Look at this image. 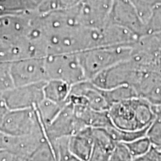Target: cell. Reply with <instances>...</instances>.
<instances>
[{
    "label": "cell",
    "mask_w": 161,
    "mask_h": 161,
    "mask_svg": "<svg viewBox=\"0 0 161 161\" xmlns=\"http://www.w3.org/2000/svg\"><path fill=\"white\" fill-rule=\"evenodd\" d=\"M134 44L98 47L78 52L86 80H91L104 70L127 61L131 57Z\"/></svg>",
    "instance_id": "cell-1"
},
{
    "label": "cell",
    "mask_w": 161,
    "mask_h": 161,
    "mask_svg": "<svg viewBox=\"0 0 161 161\" xmlns=\"http://www.w3.org/2000/svg\"><path fill=\"white\" fill-rule=\"evenodd\" d=\"M48 80H59L72 86L86 80L78 53L55 54L45 58Z\"/></svg>",
    "instance_id": "cell-2"
},
{
    "label": "cell",
    "mask_w": 161,
    "mask_h": 161,
    "mask_svg": "<svg viewBox=\"0 0 161 161\" xmlns=\"http://www.w3.org/2000/svg\"><path fill=\"white\" fill-rule=\"evenodd\" d=\"M35 108L8 110L0 125V133L9 136H24L43 131Z\"/></svg>",
    "instance_id": "cell-3"
},
{
    "label": "cell",
    "mask_w": 161,
    "mask_h": 161,
    "mask_svg": "<svg viewBox=\"0 0 161 161\" xmlns=\"http://www.w3.org/2000/svg\"><path fill=\"white\" fill-rule=\"evenodd\" d=\"M10 72L14 86L30 85L48 80L45 58H26L11 62Z\"/></svg>",
    "instance_id": "cell-4"
},
{
    "label": "cell",
    "mask_w": 161,
    "mask_h": 161,
    "mask_svg": "<svg viewBox=\"0 0 161 161\" xmlns=\"http://www.w3.org/2000/svg\"><path fill=\"white\" fill-rule=\"evenodd\" d=\"M44 84L13 86L2 93V96L9 110L35 108L44 99Z\"/></svg>",
    "instance_id": "cell-5"
},
{
    "label": "cell",
    "mask_w": 161,
    "mask_h": 161,
    "mask_svg": "<svg viewBox=\"0 0 161 161\" xmlns=\"http://www.w3.org/2000/svg\"><path fill=\"white\" fill-rule=\"evenodd\" d=\"M35 13L9 14L0 16V40L19 43L27 40L32 29Z\"/></svg>",
    "instance_id": "cell-6"
},
{
    "label": "cell",
    "mask_w": 161,
    "mask_h": 161,
    "mask_svg": "<svg viewBox=\"0 0 161 161\" xmlns=\"http://www.w3.org/2000/svg\"><path fill=\"white\" fill-rule=\"evenodd\" d=\"M66 103L86 106L100 111L108 110L110 108V104L104 96L103 90L97 87L90 80L72 85Z\"/></svg>",
    "instance_id": "cell-7"
},
{
    "label": "cell",
    "mask_w": 161,
    "mask_h": 161,
    "mask_svg": "<svg viewBox=\"0 0 161 161\" xmlns=\"http://www.w3.org/2000/svg\"><path fill=\"white\" fill-rule=\"evenodd\" d=\"M107 23L130 30L140 38L146 36V25L129 0H114Z\"/></svg>",
    "instance_id": "cell-8"
},
{
    "label": "cell",
    "mask_w": 161,
    "mask_h": 161,
    "mask_svg": "<svg viewBox=\"0 0 161 161\" xmlns=\"http://www.w3.org/2000/svg\"><path fill=\"white\" fill-rule=\"evenodd\" d=\"M114 0H83L76 5L80 25L102 28L108 23Z\"/></svg>",
    "instance_id": "cell-9"
},
{
    "label": "cell",
    "mask_w": 161,
    "mask_h": 161,
    "mask_svg": "<svg viewBox=\"0 0 161 161\" xmlns=\"http://www.w3.org/2000/svg\"><path fill=\"white\" fill-rule=\"evenodd\" d=\"M86 128L74 114L72 104L66 103L59 114L44 128L46 136L50 142L60 138L69 137L80 130Z\"/></svg>",
    "instance_id": "cell-10"
},
{
    "label": "cell",
    "mask_w": 161,
    "mask_h": 161,
    "mask_svg": "<svg viewBox=\"0 0 161 161\" xmlns=\"http://www.w3.org/2000/svg\"><path fill=\"white\" fill-rule=\"evenodd\" d=\"M113 125L121 130H140L136 122L134 98L113 104L108 110Z\"/></svg>",
    "instance_id": "cell-11"
},
{
    "label": "cell",
    "mask_w": 161,
    "mask_h": 161,
    "mask_svg": "<svg viewBox=\"0 0 161 161\" xmlns=\"http://www.w3.org/2000/svg\"><path fill=\"white\" fill-rule=\"evenodd\" d=\"M73 110L78 119L85 127L107 128L113 125L108 110L100 111L83 105H73Z\"/></svg>",
    "instance_id": "cell-12"
},
{
    "label": "cell",
    "mask_w": 161,
    "mask_h": 161,
    "mask_svg": "<svg viewBox=\"0 0 161 161\" xmlns=\"http://www.w3.org/2000/svg\"><path fill=\"white\" fill-rule=\"evenodd\" d=\"M69 148L74 155L87 161L93 148L92 128L86 127L69 137Z\"/></svg>",
    "instance_id": "cell-13"
},
{
    "label": "cell",
    "mask_w": 161,
    "mask_h": 161,
    "mask_svg": "<svg viewBox=\"0 0 161 161\" xmlns=\"http://www.w3.org/2000/svg\"><path fill=\"white\" fill-rule=\"evenodd\" d=\"M72 86L59 80H48L43 86L44 98L58 104H66Z\"/></svg>",
    "instance_id": "cell-14"
},
{
    "label": "cell",
    "mask_w": 161,
    "mask_h": 161,
    "mask_svg": "<svg viewBox=\"0 0 161 161\" xmlns=\"http://www.w3.org/2000/svg\"><path fill=\"white\" fill-rule=\"evenodd\" d=\"M66 104H58L44 98L35 108L43 128L48 126L56 118Z\"/></svg>",
    "instance_id": "cell-15"
},
{
    "label": "cell",
    "mask_w": 161,
    "mask_h": 161,
    "mask_svg": "<svg viewBox=\"0 0 161 161\" xmlns=\"http://www.w3.org/2000/svg\"><path fill=\"white\" fill-rule=\"evenodd\" d=\"M103 92L110 107L113 104L139 96L135 88L130 84H123L110 90H103Z\"/></svg>",
    "instance_id": "cell-16"
},
{
    "label": "cell",
    "mask_w": 161,
    "mask_h": 161,
    "mask_svg": "<svg viewBox=\"0 0 161 161\" xmlns=\"http://www.w3.org/2000/svg\"><path fill=\"white\" fill-rule=\"evenodd\" d=\"M148 127L140 130H127L119 129V128H116L115 126L112 125L107 128L106 129L109 132L110 136H112V138L114 139L116 142L126 143V142H132V141L137 140L139 138L146 136Z\"/></svg>",
    "instance_id": "cell-17"
},
{
    "label": "cell",
    "mask_w": 161,
    "mask_h": 161,
    "mask_svg": "<svg viewBox=\"0 0 161 161\" xmlns=\"http://www.w3.org/2000/svg\"><path fill=\"white\" fill-rule=\"evenodd\" d=\"M25 161H57L51 142L46 136Z\"/></svg>",
    "instance_id": "cell-18"
},
{
    "label": "cell",
    "mask_w": 161,
    "mask_h": 161,
    "mask_svg": "<svg viewBox=\"0 0 161 161\" xmlns=\"http://www.w3.org/2000/svg\"><path fill=\"white\" fill-rule=\"evenodd\" d=\"M57 161H84L74 155L69 148V137L51 141Z\"/></svg>",
    "instance_id": "cell-19"
},
{
    "label": "cell",
    "mask_w": 161,
    "mask_h": 161,
    "mask_svg": "<svg viewBox=\"0 0 161 161\" xmlns=\"http://www.w3.org/2000/svg\"><path fill=\"white\" fill-rule=\"evenodd\" d=\"M135 8L140 19L146 25L153 9L160 5L161 0H129Z\"/></svg>",
    "instance_id": "cell-20"
},
{
    "label": "cell",
    "mask_w": 161,
    "mask_h": 161,
    "mask_svg": "<svg viewBox=\"0 0 161 161\" xmlns=\"http://www.w3.org/2000/svg\"><path fill=\"white\" fill-rule=\"evenodd\" d=\"M92 137L94 145L102 147L110 153L116 144L106 128H92Z\"/></svg>",
    "instance_id": "cell-21"
},
{
    "label": "cell",
    "mask_w": 161,
    "mask_h": 161,
    "mask_svg": "<svg viewBox=\"0 0 161 161\" xmlns=\"http://www.w3.org/2000/svg\"><path fill=\"white\" fill-rule=\"evenodd\" d=\"M146 136L152 146L161 149V111L160 106L158 107L155 119L147 130Z\"/></svg>",
    "instance_id": "cell-22"
},
{
    "label": "cell",
    "mask_w": 161,
    "mask_h": 161,
    "mask_svg": "<svg viewBox=\"0 0 161 161\" xmlns=\"http://www.w3.org/2000/svg\"><path fill=\"white\" fill-rule=\"evenodd\" d=\"M124 144L128 148L133 159L146 154L152 146V143L146 136Z\"/></svg>",
    "instance_id": "cell-23"
},
{
    "label": "cell",
    "mask_w": 161,
    "mask_h": 161,
    "mask_svg": "<svg viewBox=\"0 0 161 161\" xmlns=\"http://www.w3.org/2000/svg\"><path fill=\"white\" fill-rule=\"evenodd\" d=\"M146 36L161 33V4L153 9L146 24Z\"/></svg>",
    "instance_id": "cell-24"
},
{
    "label": "cell",
    "mask_w": 161,
    "mask_h": 161,
    "mask_svg": "<svg viewBox=\"0 0 161 161\" xmlns=\"http://www.w3.org/2000/svg\"><path fill=\"white\" fill-rule=\"evenodd\" d=\"M8 62L0 61V94L14 86Z\"/></svg>",
    "instance_id": "cell-25"
},
{
    "label": "cell",
    "mask_w": 161,
    "mask_h": 161,
    "mask_svg": "<svg viewBox=\"0 0 161 161\" xmlns=\"http://www.w3.org/2000/svg\"><path fill=\"white\" fill-rule=\"evenodd\" d=\"M109 160L112 161H131L133 158L125 145L122 142H116L110 154Z\"/></svg>",
    "instance_id": "cell-26"
},
{
    "label": "cell",
    "mask_w": 161,
    "mask_h": 161,
    "mask_svg": "<svg viewBox=\"0 0 161 161\" xmlns=\"http://www.w3.org/2000/svg\"><path fill=\"white\" fill-rule=\"evenodd\" d=\"M111 153L93 144V148L87 161H108Z\"/></svg>",
    "instance_id": "cell-27"
},
{
    "label": "cell",
    "mask_w": 161,
    "mask_h": 161,
    "mask_svg": "<svg viewBox=\"0 0 161 161\" xmlns=\"http://www.w3.org/2000/svg\"><path fill=\"white\" fill-rule=\"evenodd\" d=\"M0 161H23V159L11 150L7 148H1Z\"/></svg>",
    "instance_id": "cell-28"
},
{
    "label": "cell",
    "mask_w": 161,
    "mask_h": 161,
    "mask_svg": "<svg viewBox=\"0 0 161 161\" xmlns=\"http://www.w3.org/2000/svg\"><path fill=\"white\" fill-rule=\"evenodd\" d=\"M8 108H7L5 102H4L2 94H0V125H1L6 114L8 112Z\"/></svg>",
    "instance_id": "cell-29"
},
{
    "label": "cell",
    "mask_w": 161,
    "mask_h": 161,
    "mask_svg": "<svg viewBox=\"0 0 161 161\" xmlns=\"http://www.w3.org/2000/svg\"><path fill=\"white\" fill-rule=\"evenodd\" d=\"M131 161H154V160L148 153H147L146 154H145L143 156L134 158Z\"/></svg>",
    "instance_id": "cell-30"
},
{
    "label": "cell",
    "mask_w": 161,
    "mask_h": 161,
    "mask_svg": "<svg viewBox=\"0 0 161 161\" xmlns=\"http://www.w3.org/2000/svg\"><path fill=\"white\" fill-rule=\"evenodd\" d=\"M5 147V135L0 133V149Z\"/></svg>",
    "instance_id": "cell-31"
},
{
    "label": "cell",
    "mask_w": 161,
    "mask_h": 161,
    "mask_svg": "<svg viewBox=\"0 0 161 161\" xmlns=\"http://www.w3.org/2000/svg\"><path fill=\"white\" fill-rule=\"evenodd\" d=\"M32 1L33 2H35V3L37 4V5L39 6L40 4L41 3H43V2H45V1H46V0H32Z\"/></svg>",
    "instance_id": "cell-32"
},
{
    "label": "cell",
    "mask_w": 161,
    "mask_h": 161,
    "mask_svg": "<svg viewBox=\"0 0 161 161\" xmlns=\"http://www.w3.org/2000/svg\"><path fill=\"white\" fill-rule=\"evenodd\" d=\"M160 111H161V104L160 105Z\"/></svg>",
    "instance_id": "cell-33"
},
{
    "label": "cell",
    "mask_w": 161,
    "mask_h": 161,
    "mask_svg": "<svg viewBox=\"0 0 161 161\" xmlns=\"http://www.w3.org/2000/svg\"><path fill=\"white\" fill-rule=\"evenodd\" d=\"M108 161H112V160H108Z\"/></svg>",
    "instance_id": "cell-34"
}]
</instances>
